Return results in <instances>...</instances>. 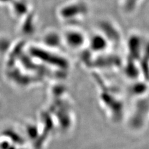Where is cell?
I'll use <instances>...</instances> for the list:
<instances>
[{
    "label": "cell",
    "mask_w": 149,
    "mask_h": 149,
    "mask_svg": "<svg viewBox=\"0 0 149 149\" xmlns=\"http://www.w3.org/2000/svg\"><path fill=\"white\" fill-rule=\"evenodd\" d=\"M90 12V6L84 0H73L60 8L58 16L62 21L68 23L83 19Z\"/></svg>",
    "instance_id": "cell-1"
},
{
    "label": "cell",
    "mask_w": 149,
    "mask_h": 149,
    "mask_svg": "<svg viewBox=\"0 0 149 149\" xmlns=\"http://www.w3.org/2000/svg\"><path fill=\"white\" fill-rule=\"evenodd\" d=\"M62 37L63 44L73 50L83 48L88 41L85 34L76 28H69L62 34Z\"/></svg>",
    "instance_id": "cell-2"
},
{
    "label": "cell",
    "mask_w": 149,
    "mask_h": 149,
    "mask_svg": "<svg viewBox=\"0 0 149 149\" xmlns=\"http://www.w3.org/2000/svg\"><path fill=\"white\" fill-rule=\"evenodd\" d=\"M99 32L107 39L110 45H117L121 40L119 27L113 22L104 20L99 23Z\"/></svg>",
    "instance_id": "cell-3"
},
{
    "label": "cell",
    "mask_w": 149,
    "mask_h": 149,
    "mask_svg": "<svg viewBox=\"0 0 149 149\" xmlns=\"http://www.w3.org/2000/svg\"><path fill=\"white\" fill-rule=\"evenodd\" d=\"M87 44H88L90 50L96 54L106 52V51L111 46L104 36L100 32L93 34L90 38L88 39Z\"/></svg>",
    "instance_id": "cell-4"
},
{
    "label": "cell",
    "mask_w": 149,
    "mask_h": 149,
    "mask_svg": "<svg viewBox=\"0 0 149 149\" xmlns=\"http://www.w3.org/2000/svg\"><path fill=\"white\" fill-rule=\"evenodd\" d=\"M43 42L44 45H49L51 49H57L63 44L62 35L54 31H49L44 34Z\"/></svg>",
    "instance_id": "cell-5"
},
{
    "label": "cell",
    "mask_w": 149,
    "mask_h": 149,
    "mask_svg": "<svg viewBox=\"0 0 149 149\" xmlns=\"http://www.w3.org/2000/svg\"><path fill=\"white\" fill-rule=\"evenodd\" d=\"M139 0H123L122 6L124 9V11L126 13H131L134 11L137 7V4Z\"/></svg>",
    "instance_id": "cell-6"
},
{
    "label": "cell",
    "mask_w": 149,
    "mask_h": 149,
    "mask_svg": "<svg viewBox=\"0 0 149 149\" xmlns=\"http://www.w3.org/2000/svg\"><path fill=\"white\" fill-rule=\"evenodd\" d=\"M12 0H0V4H4V3H8Z\"/></svg>",
    "instance_id": "cell-7"
}]
</instances>
